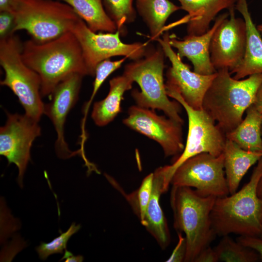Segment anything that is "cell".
Wrapping results in <instances>:
<instances>
[{
    "mask_svg": "<svg viewBox=\"0 0 262 262\" xmlns=\"http://www.w3.org/2000/svg\"><path fill=\"white\" fill-rule=\"evenodd\" d=\"M262 178V157L249 181L230 196L216 197L211 217L213 229L220 236L235 234L259 237L261 233L262 198L258 186Z\"/></svg>",
    "mask_w": 262,
    "mask_h": 262,
    "instance_id": "3",
    "label": "cell"
},
{
    "mask_svg": "<svg viewBox=\"0 0 262 262\" xmlns=\"http://www.w3.org/2000/svg\"><path fill=\"white\" fill-rule=\"evenodd\" d=\"M65 259V262H82L83 261V257L81 255L74 256L71 252L65 250L64 255L61 259Z\"/></svg>",
    "mask_w": 262,
    "mask_h": 262,
    "instance_id": "34",
    "label": "cell"
},
{
    "mask_svg": "<svg viewBox=\"0 0 262 262\" xmlns=\"http://www.w3.org/2000/svg\"><path fill=\"white\" fill-rule=\"evenodd\" d=\"M14 26V16L12 12L1 11L0 13V36L5 37L13 33Z\"/></svg>",
    "mask_w": 262,
    "mask_h": 262,
    "instance_id": "31",
    "label": "cell"
},
{
    "mask_svg": "<svg viewBox=\"0 0 262 262\" xmlns=\"http://www.w3.org/2000/svg\"><path fill=\"white\" fill-rule=\"evenodd\" d=\"M165 88L168 96L181 104L188 117V133L184 149L171 164L164 166V184L168 190L174 173L184 161L204 152L220 155L223 152L227 138L225 133L203 110L192 108L177 90L166 85Z\"/></svg>",
    "mask_w": 262,
    "mask_h": 262,
    "instance_id": "8",
    "label": "cell"
},
{
    "mask_svg": "<svg viewBox=\"0 0 262 262\" xmlns=\"http://www.w3.org/2000/svg\"><path fill=\"white\" fill-rule=\"evenodd\" d=\"M225 176L229 195L237 191L248 169L262 157V153L244 150L227 139L223 152Z\"/></svg>",
    "mask_w": 262,
    "mask_h": 262,
    "instance_id": "20",
    "label": "cell"
},
{
    "mask_svg": "<svg viewBox=\"0 0 262 262\" xmlns=\"http://www.w3.org/2000/svg\"><path fill=\"white\" fill-rule=\"evenodd\" d=\"M258 195L259 197L262 198V178L261 179L259 183L257 189Z\"/></svg>",
    "mask_w": 262,
    "mask_h": 262,
    "instance_id": "37",
    "label": "cell"
},
{
    "mask_svg": "<svg viewBox=\"0 0 262 262\" xmlns=\"http://www.w3.org/2000/svg\"><path fill=\"white\" fill-rule=\"evenodd\" d=\"M217 254L214 248L209 246L198 255L195 262H218Z\"/></svg>",
    "mask_w": 262,
    "mask_h": 262,
    "instance_id": "33",
    "label": "cell"
},
{
    "mask_svg": "<svg viewBox=\"0 0 262 262\" xmlns=\"http://www.w3.org/2000/svg\"><path fill=\"white\" fill-rule=\"evenodd\" d=\"M180 8L188 15V35H201L209 30V25L217 14L234 6L237 0H178Z\"/></svg>",
    "mask_w": 262,
    "mask_h": 262,
    "instance_id": "19",
    "label": "cell"
},
{
    "mask_svg": "<svg viewBox=\"0 0 262 262\" xmlns=\"http://www.w3.org/2000/svg\"><path fill=\"white\" fill-rule=\"evenodd\" d=\"M229 69L217 70L202 101L203 110L226 134L243 119L246 110L255 101L262 82V73L242 80L231 77Z\"/></svg>",
    "mask_w": 262,
    "mask_h": 262,
    "instance_id": "2",
    "label": "cell"
},
{
    "mask_svg": "<svg viewBox=\"0 0 262 262\" xmlns=\"http://www.w3.org/2000/svg\"><path fill=\"white\" fill-rule=\"evenodd\" d=\"M178 242L174 248L167 262H185L186 253V242L185 237L181 233H177Z\"/></svg>",
    "mask_w": 262,
    "mask_h": 262,
    "instance_id": "30",
    "label": "cell"
},
{
    "mask_svg": "<svg viewBox=\"0 0 262 262\" xmlns=\"http://www.w3.org/2000/svg\"><path fill=\"white\" fill-rule=\"evenodd\" d=\"M14 0H0V11L12 12Z\"/></svg>",
    "mask_w": 262,
    "mask_h": 262,
    "instance_id": "36",
    "label": "cell"
},
{
    "mask_svg": "<svg viewBox=\"0 0 262 262\" xmlns=\"http://www.w3.org/2000/svg\"><path fill=\"white\" fill-rule=\"evenodd\" d=\"M253 104L259 111L262 113V82L258 89Z\"/></svg>",
    "mask_w": 262,
    "mask_h": 262,
    "instance_id": "35",
    "label": "cell"
},
{
    "mask_svg": "<svg viewBox=\"0 0 262 262\" xmlns=\"http://www.w3.org/2000/svg\"><path fill=\"white\" fill-rule=\"evenodd\" d=\"M261 135H262V127H261Z\"/></svg>",
    "mask_w": 262,
    "mask_h": 262,
    "instance_id": "40",
    "label": "cell"
},
{
    "mask_svg": "<svg viewBox=\"0 0 262 262\" xmlns=\"http://www.w3.org/2000/svg\"><path fill=\"white\" fill-rule=\"evenodd\" d=\"M127 58L126 57L117 61H112L109 59H106L99 63L95 70V79L93 82V88L89 100L92 101L98 91L106 80L113 72L119 68L122 64Z\"/></svg>",
    "mask_w": 262,
    "mask_h": 262,
    "instance_id": "29",
    "label": "cell"
},
{
    "mask_svg": "<svg viewBox=\"0 0 262 262\" xmlns=\"http://www.w3.org/2000/svg\"><path fill=\"white\" fill-rule=\"evenodd\" d=\"M153 183V173L147 176L142 180L139 188L126 195V199L137 215L141 223L145 213L151 197Z\"/></svg>",
    "mask_w": 262,
    "mask_h": 262,
    "instance_id": "27",
    "label": "cell"
},
{
    "mask_svg": "<svg viewBox=\"0 0 262 262\" xmlns=\"http://www.w3.org/2000/svg\"><path fill=\"white\" fill-rule=\"evenodd\" d=\"M80 228V225H76L75 223H73L66 232L62 233L50 242L41 243L36 248L40 259L45 260L50 255L63 254L64 250L66 249V244L69 238L78 232Z\"/></svg>",
    "mask_w": 262,
    "mask_h": 262,
    "instance_id": "28",
    "label": "cell"
},
{
    "mask_svg": "<svg viewBox=\"0 0 262 262\" xmlns=\"http://www.w3.org/2000/svg\"><path fill=\"white\" fill-rule=\"evenodd\" d=\"M21 57L39 76L42 97L50 98L56 86L71 74L89 75L81 47L71 32L43 43L26 41Z\"/></svg>",
    "mask_w": 262,
    "mask_h": 262,
    "instance_id": "1",
    "label": "cell"
},
{
    "mask_svg": "<svg viewBox=\"0 0 262 262\" xmlns=\"http://www.w3.org/2000/svg\"><path fill=\"white\" fill-rule=\"evenodd\" d=\"M261 225H262L261 233L259 238L262 239V220H261Z\"/></svg>",
    "mask_w": 262,
    "mask_h": 262,
    "instance_id": "39",
    "label": "cell"
},
{
    "mask_svg": "<svg viewBox=\"0 0 262 262\" xmlns=\"http://www.w3.org/2000/svg\"><path fill=\"white\" fill-rule=\"evenodd\" d=\"M226 18L215 30L211 39V61L217 70L226 68L230 73L242 62L246 45L245 20L235 17L234 6L229 9Z\"/></svg>",
    "mask_w": 262,
    "mask_h": 262,
    "instance_id": "13",
    "label": "cell"
},
{
    "mask_svg": "<svg viewBox=\"0 0 262 262\" xmlns=\"http://www.w3.org/2000/svg\"><path fill=\"white\" fill-rule=\"evenodd\" d=\"M169 36L166 33L162 38L156 39L171 64V66L166 73L165 85L177 90L190 107L201 110L204 95L216 72L212 75H205L191 71L189 66L183 63L181 58L172 49L169 42Z\"/></svg>",
    "mask_w": 262,
    "mask_h": 262,
    "instance_id": "14",
    "label": "cell"
},
{
    "mask_svg": "<svg viewBox=\"0 0 262 262\" xmlns=\"http://www.w3.org/2000/svg\"><path fill=\"white\" fill-rule=\"evenodd\" d=\"M164 52L160 48L147 53L145 57L127 65L124 73L139 85L131 96L137 105L161 110L168 117L183 124L181 104L168 98L164 80Z\"/></svg>",
    "mask_w": 262,
    "mask_h": 262,
    "instance_id": "7",
    "label": "cell"
},
{
    "mask_svg": "<svg viewBox=\"0 0 262 262\" xmlns=\"http://www.w3.org/2000/svg\"><path fill=\"white\" fill-rule=\"evenodd\" d=\"M237 241L257 252L262 262V239L258 237L240 236L237 238Z\"/></svg>",
    "mask_w": 262,
    "mask_h": 262,
    "instance_id": "32",
    "label": "cell"
},
{
    "mask_svg": "<svg viewBox=\"0 0 262 262\" xmlns=\"http://www.w3.org/2000/svg\"><path fill=\"white\" fill-rule=\"evenodd\" d=\"M83 76L74 73L61 82L54 89L50 101L44 105V114L51 121L57 133L55 149L57 155L67 159L80 154L71 151L65 138V124L66 117L79 98Z\"/></svg>",
    "mask_w": 262,
    "mask_h": 262,
    "instance_id": "15",
    "label": "cell"
},
{
    "mask_svg": "<svg viewBox=\"0 0 262 262\" xmlns=\"http://www.w3.org/2000/svg\"><path fill=\"white\" fill-rule=\"evenodd\" d=\"M13 33L26 31L39 43L70 32L80 18L67 4L58 0H14Z\"/></svg>",
    "mask_w": 262,
    "mask_h": 262,
    "instance_id": "5",
    "label": "cell"
},
{
    "mask_svg": "<svg viewBox=\"0 0 262 262\" xmlns=\"http://www.w3.org/2000/svg\"><path fill=\"white\" fill-rule=\"evenodd\" d=\"M133 0H102L108 15L120 33H123L124 25L134 20L135 13L132 6Z\"/></svg>",
    "mask_w": 262,
    "mask_h": 262,
    "instance_id": "26",
    "label": "cell"
},
{
    "mask_svg": "<svg viewBox=\"0 0 262 262\" xmlns=\"http://www.w3.org/2000/svg\"><path fill=\"white\" fill-rule=\"evenodd\" d=\"M22 44L11 34L0 38V64L5 76L0 85L9 87L17 97L25 115L39 122L44 114L45 104L41 94V79L21 57Z\"/></svg>",
    "mask_w": 262,
    "mask_h": 262,
    "instance_id": "6",
    "label": "cell"
},
{
    "mask_svg": "<svg viewBox=\"0 0 262 262\" xmlns=\"http://www.w3.org/2000/svg\"><path fill=\"white\" fill-rule=\"evenodd\" d=\"M69 5L93 32L114 33L117 27L107 13L102 0H58Z\"/></svg>",
    "mask_w": 262,
    "mask_h": 262,
    "instance_id": "23",
    "label": "cell"
},
{
    "mask_svg": "<svg viewBox=\"0 0 262 262\" xmlns=\"http://www.w3.org/2000/svg\"><path fill=\"white\" fill-rule=\"evenodd\" d=\"M170 184L195 188L202 196H228L223 153L215 156L204 152L189 158L175 170Z\"/></svg>",
    "mask_w": 262,
    "mask_h": 262,
    "instance_id": "9",
    "label": "cell"
},
{
    "mask_svg": "<svg viewBox=\"0 0 262 262\" xmlns=\"http://www.w3.org/2000/svg\"><path fill=\"white\" fill-rule=\"evenodd\" d=\"M223 237L214 247L218 262H256L260 261L259 254L254 250L234 241L229 235Z\"/></svg>",
    "mask_w": 262,
    "mask_h": 262,
    "instance_id": "25",
    "label": "cell"
},
{
    "mask_svg": "<svg viewBox=\"0 0 262 262\" xmlns=\"http://www.w3.org/2000/svg\"><path fill=\"white\" fill-rule=\"evenodd\" d=\"M136 1L137 10L149 28L152 39L159 38L169 16L181 9L169 0Z\"/></svg>",
    "mask_w": 262,
    "mask_h": 262,
    "instance_id": "24",
    "label": "cell"
},
{
    "mask_svg": "<svg viewBox=\"0 0 262 262\" xmlns=\"http://www.w3.org/2000/svg\"><path fill=\"white\" fill-rule=\"evenodd\" d=\"M133 82L124 74L110 80L108 95L104 99L95 102L93 107L91 117L96 125L106 126L116 117L121 111L124 94L132 88Z\"/></svg>",
    "mask_w": 262,
    "mask_h": 262,
    "instance_id": "21",
    "label": "cell"
},
{
    "mask_svg": "<svg viewBox=\"0 0 262 262\" xmlns=\"http://www.w3.org/2000/svg\"><path fill=\"white\" fill-rule=\"evenodd\" d=\"M246 113V115L241 122L225 134L226 138L244 150L262 153V113L253 104L248 108Z\"/></svg>",
    "mask_w": 262,
    "mask_h": 262,
    "instance_id": "22",
    "label": "cell"
},
{
    "mask_svg": "<svg viewBox=\"0 0 262 262\" xmlns=\"http://www.w3.org/2000/svg\"><path fill=\"white\" fill-rule=\"evenodd\" d=\"M5 124L0 128V154L9 164H15L18 171L17 182L23 187V178L30 160L34 140L41 135L38 122L25 114L6 112Z\"/></svg>",
    "mask_w": 262,
    "mask_h": 262,
    "instance_id": "12",
    "label": "cell"
},
{
    "mask_svg": "<svg viewBox=\"0 0 262 262\" xmlns=\"http://www.w3.org/2000/svg\"><path fill=\"white\" fill-rule=\"evenodd\" d=\"M216 198L213 196H201L191 187L172 186L170 202L173 226L177 233L184 234L186 242L185 262H195L216 235L211 217Z\"/></svg>",
    "mask_w": 262,
    "mask_h": 262,
    "instance_id": "4",
    "label": "cell"
},
{
    "mask_svg": "<svg viewBox=\"0 0 262 262\" xmlns=\"http://www.w3.org/2000/svg\"><path fill=\"white\" fill-rule=\"evenodd\" d=\"M82 49L89 75L94 76L98 65L112 57L123 56L135 61L146 54L147 43L126 44L120 38V32L96 33L81 18L71 29Z\"/></svg>",
    "mask_w": 262,
    "mask_h": 262,
    "instance_id": "10",
    "label": "cell"
},
{
    "mask_svg": "<svg viewBox=\"0 0 262 262\" xmlns=\"http://www.w3.org/2000/svg\"><path fill=\"white\" fill-rule=\"evenodd\" d=\"M257 28L260 33L262 35V24L258 25Z\"/></svg>",
    "mask_w": 262,
    "mask_h": 262,
    "instance_id": "38",
    "label": "cell"
},
{
    "mask_svg": "<svg viewBox=\"0 0 262 262\" xmlns=\"http://www.w3.org/2000/svg\"><path fill=\"white\" fill-rule=\"evenodd\" d=\"M229 15L228 13L219 15L213 27L202 34L188 35L182 39L177 38L173 34L169 36L171 46L177 49L180 58L185 57L191 62L195 72L208 75L217 71L211 61V41L216 28Z\"/></svg>",
    "mask_w": 262,
    "mask_h": 262,
    "instance_id": "16",
    "label": "cell"
},
{
    "mask_svg": "<svg viewBox=\"0 0 262 262\" xmlns=\"http://www.w3.org/2000/svg\"><path fill=\"white\" fill-rule=\"evenodd\" d=\"M236 9L244 17L246 27V45L243 59L230 73L233 78L242 79L251 75L262 73V39L253 22L246 0H237Z\"/></svg>",
    "mask_w": 262,
    "mask_h": 262,
    "instance_id": "18",
    "label": "cell"
},
{
    "mask_svg": "<svg viewBox=\"0 0 262 262\" xmlns=\"http://www.w3.org/2000/svg\"><path fill=\"white\" fill-rule=\"evenodd\" d=\"M164 166L153 173V187L144 219L141 224L154 237L162 249L170 244L171 236L166 219L160 204L161 195L166 192Z\"/></svg>",
    "mask_w": 262,
    "mask_h": 262,
    "instance_id": "17",
    "label": "cell"
},
{
    "mask_svg": "<svg viewBox=\"0 0 262 262\" xmlns=\"http://www.w3.org/2000/svg\"><path fill=\"white\" fill-rule=\"evenodd\" d=\"M122 122L131 129L159 143L165 157H178L184 149L182 124L166 115H158L154 110L131 106Z\"/></svg>",
    "mask_w": 262,
    "mask_h": 262,
    "instance_id": "11",
    "label": "cell"
}]
</instances>
